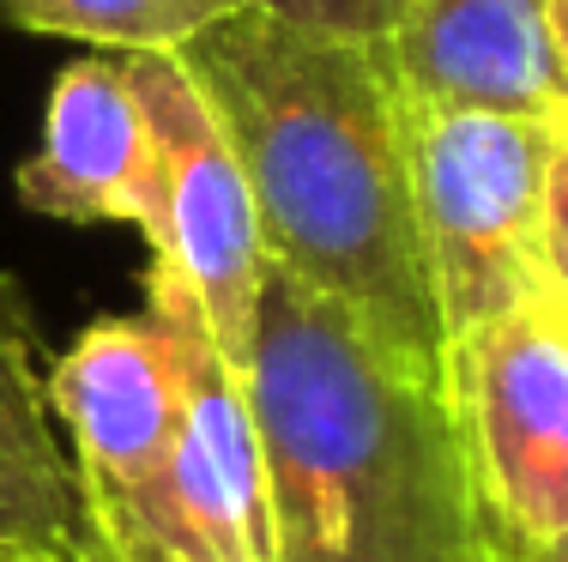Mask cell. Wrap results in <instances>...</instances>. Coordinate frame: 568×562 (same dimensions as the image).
I'll use <instances>...</instances> for the list:
<instances>
[{"label":"cell","instance_id":"6da1fadb","mask_svg":"<svg viewBox=\"0 0 568 562\" xmlns=\"http://www.w3.org/2000/svg\"><path fill=\"white\" fill-rule=\"evenodd\" d=\"M236 145L266 260L442 369V315L405 152V85L382 43L236 7L182 49Z\"/></svg>","mask_w":568,"mask_h":562},{"label":"cell","instance_id":"7a4b0ae2","mask_svg":"<svg viewBox=\"0 0 568 562\" xmlns=\"http://www.w3.org/2000/svg\"><path fill=\"white\" fill-rule=\"evenodd\" d=\"M266 453L273 562H508L442 369L266 266L242 357Z\"/></svg>","mask_w":568,"mask_h":562},{"label":"cell","instance_id":"3957f363","mask_svg":"<svg viewBox=\"0 0 568 562\" xmlns=\"http://www.w3.org/2000/svg\"><path fill=\"white\" fill-rule=\"evenodd\" d=\"M85 544L110 562H200L175 508L182 351L164 315H103L49 364Z\"/></svg>","mask_w":568,"mask_h":562},{"label":"cell","instance_id":"277c9868","mask_svg":"<svg viewBox=\"0 0 568 562\" xmlns=\"http://www.w3.org/2000/svg\"><path fill=\"white\" fill-rule=\"evenodd\" d=\"M557 122L405 98V152L442 345L538 290V231ZM448 357V351H442Z\"/></svg>","mask_w":568,"mask_h":562},{"label":"cell","instance_id":"5b68a950","mask_svg":"<svg viewBox=\"0 0 568 562\" xmlns=\"http://www.w3.org/2000/svg\"><path fill=\"white\" fill-rule=\"evenodd\" d=\"M140 103L158 140V212H152V273L145 297L175 303L219 339L242 369L254 339V309L266 285V243L236 145L206 103L182 55H128Z\"/></svg>","mask_w":568,"mask_h":562},{"label":"cell","instance_id":"8992f818","mask_svg":"<svg viewBox=\"0 0 568 562\" xmlns=\"http://www.w3.org/2000/svg\"><path fill=\"white\" fill-rule=\"evenodd\" d=\"M442 387L503 556L568 539V320L526 297L448 345Z\"/></svg>","mask_w":568,"mask_h":562},{"label":"cell","instance_id":"52a82bcc","mask_svg":"<svg viewBox=\"0 0 568 562\" xmlns=\"http://www.w3.org/2000/svg\"><path fill=\"white\" fill-rule=\"evenodd\" d=\"M19 200L61 224H133L158 212V140L128 55H85L49 85L43 140L19 164Z\"/></svg>","mask_w":568,"mask_h":562},{"label":"cell","instance_id":"ba28073f","mask_svg":"<svg viewBox=\"0 0 568 562\" xmlns=\"http://www.w3.org/2000/svg\"><path fill=\"white\" fill-rule=\"evenodd\" d=\"M145 309L175 327L182 351V441H175V508L200 562H273V508H266V453L242 369L206 327L175 303Z\"/></svg>","mask_w":568,"mask_h":562},{"label":"cell","instance_id":"9c48e42d","mask_svg":"<svg viewBox=\"0 0 568 562\" xmlns=\"http://www.w3.org/2000/svg\"><path fill=\"white\" fill-rule=\"evenodd\" d=\"M405 98L562 122L550 0H399L387 31Z\"/></svg>","mask_w":568,"mask_h":562},{"label":"cell","instance_id":"30bf717a","mask_svg":"<svg viewBox=\"0 0 568 562\" xmlns=\"http://www.w3.org/2000/svg\"><path fill=\"white\" fill-rule=\"evenodd\" d=\"M0 532L43 544H85L79 478L49 406V369L37 357L31 315L12 278H0Z\"/></svg>","mask_w":568,"mask_h":562},{"label":"cell","instance_id":"8fae6325","mask_svg":"<svg viewBox=\"0 0 568 562\" xmlns=\"http://www.w3.org/2000/svg\"><path fill=\"white\" fill-rule=\"evenodd\" d=\"M19 31L67 37L103 55H182L236 0H0Z\"/></svg>","mask_w":568,"mask_h":562},{"label":"cell","instance_id":"7c38bea8","mask_svg":"<svg viewBox=\"0 0 568 562\" xmlns=\"http://www.w3.org/2000/svg\"><path fill=\"white\" fill-rule=\"evenodd\" d=\"M538 290L568 320V115L557 122L550 145V176H545V231H538Z\"/></svg>","mask_w":568,"mask_h":562},{"label":"cell","instance_id":"4fadbf2b","mask_svg":"<svg viewBox=\"0 0 568 562\" xmlns=\"http://www.w3.org/2000/svg\"><path fill=\"white\" fill-rule=\"evenodd\" d=\"M236 7H266V12H278V19L315 24V31H333V37L387 43L399 0H236Z\"/></svg>","mask_w":568,"mask_h":562},{"label":"cell","instance_id":"5bb4252c","mask_svg":"<svg viewBox=\"0 0 568 562\" xmlns=\"http://www.w3.org/2000/svg\"><path fill=\"white\" fill-rule=\"evenodd\" d=\"M0 562H85L67 544H43V539H7L0 532Z\"/></svg>","mask_w":568,"mask_h":562},{"label":"cell","instance_id":"9a60e30c","mask_svg":"<svg viewBox=\"0 0 568 562\" xmlns=\"http://www.w3.org/2000/svg\"><path fill=\"white\" fill-rule=\"evenodd\" d=\"M550 55H557V85L568 110V0H550Z\"/></svg>","mask_w":568,"mask_h":562},{"label":"cell","instance_id":"2e32d148","mask_svg":"<svg viewBox=\"0 0 568 562\" xmlns=\"http://www.w3.org/2000/svg\"><path fill=\"white\" fill-rule=\"evenodd\" d=\"M520 562H568V539L545 544V551H532V556H520Z\"/></svg>","mask_w":568,"mask_h":562},{"label":"cell","instance_id":"e0dca14e","mask_svg":"<svg viewBox=\"0 0 568 562\" xmlns=\"http://www.w3.org/2000/svg\"><path fill=\"white\" fill-rule=\"evenodd\" d=\"M79 556H85V562H110V556L98 551V544H79Z\"/></svg>","mask_w":568,"mask_h":562}]
</instances>
